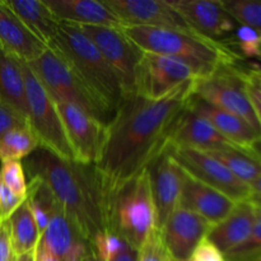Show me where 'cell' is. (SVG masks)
Returning <instances> with one entry per match:
<instances>
[{
	"label": "cell",
	"mask_w": 261,
	"mask_h": 261,
	"mask_svg": "<svg viewBox=\"0 0 261 261\" xmlns=\"http://www.w3.org/2000/svg\"><path fill=\"white\" fill-rule=\"evenodd\" d=\"M260 142H261V137H260Z\"/></svg>",
	"instance_id": "48"
},
{
	"label": "cell",
	"mask_w": 261,
	"mask_h": 261,
	"mask_svg": "<svg viewBox=\"0 0 261 261\" xmlns=\"http://www.w3.org/2000/svg\"><path fill=\"white\" fill-rule=\"evenodd\" d=\"M168 145L193 148L201 152L239 148L227 140L208 120L189 107H186L173 129Z\"/></svg>",
	"instance_id": "18"
},
{
	"label": "cell",
	"mask_w": 261,
	"mask_h": 261,
	"mask_svg": "<svg viewBox=\"0 0 261 261\" xmlns=\"http://www.w3.org/2000/svg\"><path fill=\"white\" fill-rule=\"evenodd\" d=\"M25 199L19 198L15 194H13L0 177V221H5L9 218L10 214L24 201Z\"/></svg>",
	"instance_id": "36"
},
{
	"label": "cell",
	"mask_w": 261,
	"mask_h": 261,
	"mask_svg": "<svg viewBox=\"0 0 261 261\" xmlns=\"http://www.w3.org/2000/svg\"><path fill=\"white\" fill-rule=\"evenodd\" d=\"M255 219L256 208L251 201L237 203L223 221L212 226L205 240L214 245L222 254H227L249 239Z\"/></svg>",
	"instance_id": "21"
},
{
	"label": "cell",
	"mask_w": 261,
	"mask_h": 261,
	"mask_svg": "<svg viewBox=\"0 0 261 261\" xmlns=\"http://www.w3.org/2000/svg\"><path fill=\"white\" fill-rule=\"evenodd\" d=\"M0 101L28 120L27 94L20 60L0 47Z\"/></svg>",
	"instance_id": "25"
},
{
	"label": "cell",
	"mask_w": 261,
	"mask_h": 261,
	"mask_svg": "<svg viewBox=\"0 0 261 261\" xmlns=\"http://www.w3.org/2000/svg\"><path fill=\"white\" fill-rule=\"evenodd\" d=\"M75 25V24H74ZM94 43L121 81L125 97L135 94V71L143 51L127 38L122 28L76 25Z\"/></svg>",
	"instance_id": "11"
},
{
	"label": "cell",
	"mask_w": 261,
	"mask_h": 261,
	"mask_svg": "<svg viewBox=\"0 0 261 261\" xmlns=\"http://www.w3.org/2000/svg\"><path fill=\"white\" fill-rule=\"evenodd\" d=\"M171 5L198 35L218 41L236 30V22L221 0H170Z\"/></svg>",
	"instance_id": "17"
},
{
	"label": "cell",
	"mask_w": 261,
	"mask_h": 261,
	"mask_svg": "<svg viewBox=\"0 0 261 261\" xmlns=\"http://www.w3.org/2000/svg\"><path fill=\"white\" fill-rule=\"evenodd\" d=\"M259 58L261 59V46H260V53H259Z\"/></svg>",
	"instance_id": "47"
},
{
	"label": "cell",
	"mask_w": 261,
	"mask_h": 261,
	"mask_svg": "<svg viewBox=\"0 0 261 261\" xmlns=\"http://www.w3.org/2000/svg\"><path fill=\"white\" fill-rule=\"evenodd\" d=\"M30 178H38L91 244L106 228V195L96 165L63 160L45 148L24 158Z\"/></svg>",
	"instance_id": "2"
},
{
	"label": "cell",
	"mask_w": 261,
	"mask_h": 261,
	"mask_svg": "<svg viewBox=\"0 0 261 261\" xmlns=\"http://www.w3.org/2000/svg\"><path fill=\"white\" fill-rule=\"evenodd\" d=\"M112 261H138V250L127 245Z\"/></svg>",
	"instance_id": "41"
},
{
	"label": "cell",
	"mask_w": 261,
	"mask_h": 261,
	"mask_svg": "<svg viewBox=\"0 0 261 261\" xmlns=\"http://www.w3.org/2000/svg\"><path fill=\"white\" fill-rule=\"evenodd\" d=\"M171 257V256H170ZM170 261H193L191 259H188V260H173V259H171Z\"/></svg>",
	"instance_id": "46"
},
{
	"label": "cell",
	"mask_w": 261,
	"mask_h": 261,
	"mask_svg": "<svg viewBox=\"0 0 261 261\" xmlns=\"http://www.w3.org/2000/svg\"><path fill=\"white\" fill-rule=\"evenodd\" d=\"M28 66L55 103L75 105L102 124H110L114 117L111 107L58 54L47 48L37 60L28 63Z\"/></svg>",
	"instance_id": "6"
},
{
	"label": "cell",
	"mask_w": 261,
	"mask_h": 261,
	"mask_svg": "<svg viewBox=\"0 0 261 261\" xmlns=\"http://www.w3.org/2000/svg\"><path fill=\"white\" fill-rule=\"evenodd\" d=\"M246 91L250 102H251L252 109H254V112L261 126V86L257 83L256 79L251 75L250 70L246 71Z\"/></svg>",
	"instance_id": "38"
},
{
	"label": "cell",
	"mask_w": 261,
	"mask_h": 261,
	"mask_svg": "<svg viewBox=\"0 0 261 261\" xmlns=\"http://www.w3.org/2000/svg\"><path fill=\"white\" fill-rule=\"evenodd\" d=\"M193 261H224V255L211 242L203 240L190 257Z\"/></svg>",
	"instance_id": "37"
},
{
	"label": "cell",
	"mask_w": 261,
	"mask_h": 261,
	"mask_svg": "<svg viewBox=\"0 0 261 261\" xmlns=\"http://www.w3.org/2000/svg\"><path fill=\"white\" fill-rule=\"evenodd\" d=\"M106 228L139 250L155 228V211L147 170L106 200Z\"/></svg>",
	"instance_id": "5"
},
{
	"label": "cell",
	"mask_w": 261,
	"mask_h": 261,
	"mask_svg": "<svg viewBox=\"0 0 261 261\" xmlns=\"http://www.w3.org/2000/svg\"><path fill=\"white\" fill-rule=\"evenodd\" d=\"M0 177L4 185L19 198H27L28 182L22 161H7L0 165Z\"/></svg>",
	"instance_id": "31"
},
{
	"label": "cell",
	"mask_w": 261,
	"mask_h": 261,
	"mask_svg": "<svg viewBox=\"0 0 261 261\" xmlns=\"http://www.w3.org/2000/svg\"><path fill=\"white\" fill-rule=\"evenodd\" d=\"M0 47L27 64L37 60L48 48L23 24L5 0H0Z\"/></svg>",
	"instance_id": "19"
},
{
	"label": "cell",
	"mask_w": 261,
	"mask_h": 261,
	"mask_svg": "<svg viewBox=\"0 0 261 261\" xmlns=\"http://www.w3.org/2000/svg\"><path fill=\"white\" fill-rule=\"evenodd\" d=\"M12 240H10L9 224L8 221H0V261H14Z\"/></svg>",
	"instance_id": "39"
},
{
	"label": "cell",
	"mask_w": 261,
	"mask_h": 261,
	"mask_svg": "<svg viewBox=\"0 0 261 261\" xmlns=\"http://www.w3.org/2000/svg\"><path fill=\"white\" fill-rule=\"evenodd\" d=\"M234 38L239 45L240 50L245 56L249 58H259L260 46H261V35L252 28L246 25H240L234 31Z\"/></svg>",
	"instance_id": "34"
},
{
	"label": "cell",
	"mask_w": 261,
	"mask_h": 261,
	"mask_svg": "<svg viewBox=\"0 0 261 261\" xmlns=\"http://www.w3.org/2000/svg\"><path fill=\"white\" fill-rule=\"evenodd\" d=\"M259 261H261V260H259Z\"/></svg>",
	"instance_id": "49"
},
{
	"label": "cell",
	"mask_w": 261,
	"mask_h": 261,
	"mask_svg": "<svg viewBox=\"0 0 261 261\" xmlns=\"http://www.w3.org/2000/svg\"><path fill=\"white\" fill-rule=\"evenodd\" d=\"M28 105V124L41 148L63 160H75L63 120L55 102L46 93L33 71L24 61H20Z\"/></svg>",
	"instance_id": "7"
},
{
	"label": "cell",
	"mask_w": 261,
	"mask_h": 261,
	"mask_svg": "<svg viewBox=\"0 0 261 261\" xmlns=\"http://www.w3.org/2000/svg\"><path fill=\"white\" fill-rule=\"evenodd\" d=\"M206 153L226 166L237 178L247 185H251L261 176V158L252 149L228 148Z\"/></svg>",
	"instance_id": "27"
},
{
	"label": "cell",
	"mask_w": 261,
	"mask_h": 261,
	"mask_svg": "<svg viewBox=\"0 0 261 261\" xmlns=\"http://www.w3.org/2000/svg\"><path fill=\"white\" fill-rule=\"evenodd\" d=\"M198 78L196 71L178 59L143 53L135 71V94L161 99L186 82Z\"/></svg>",
	"instance_id": "10"
},
{
	"label": "cell",
	"mask_w": 261,
	"mask_h": 261,
	"mask_svg": "<svg viewBox=\"0 0 261 261\" xmlns=\"http://www.w3.org/2000/svg\"><path fill=\"white\" fill-rule=\"evenodd\" d=\"M37 148L40 143L30 126L10 130L0 137V163L24 160Z\"/></svg>",
	"instance_id": "28"
},
{
	"label": "cell",
	"mask_w": 261,
	"mask_h": 261,
	"mask_svg": "<svg viewBox=\"0 0 261 261\" xmlns=\"http://www.w3.org/2000/svg\"><path fill=\"white\" fill-rule=\"evenodd\" d=\"M8 7L23 22V24L45 45L55 38L61 22L56 19L45 2L41 0H5Z\"/></svg>",
	"instance_id": "24"
},
{
	"label": "cell",
	"mask_w": 261,
	"mask_h": 261,
	"mask_svg": "<svg viewBox=\"0 0 261 261\" xmlns=\"http://www.w3.org/2000/svg\"><path fill=\"white\" fill-rule=\"evenodd\" d=\"M91 245L94 255L101 261H112L127 246L124 240L107 228L99 231Z\"/></svg>",
	"instance_id": "32"
},
{
	"label": "cell",
	"mask_w": 261,
	"mask_h": 261,
	"mask_svg": "<svg viewBox=\"0 0 261 261\" xmlns=\"http://www.w3.org/2000/svg\"><path fill=\"white\" fill-rule=\"evenodd\" d=\"M46 5L61 23L75 25H105L122 28L121 20L105 4L96 0H46Z\"/></svg>",
	"instance_id": "22"
},
{
	"label": "cell",
	"mask_w": 261,
	"mask_h": 261,
	"mask_svg": "<svg viewBox=\"0 0 261 261\" xmlns=\"http://www.w3.org/2000/svg\"><path fill=\"white\" fill-rule=\"evenodd\" d=\"M47 47L58 54L115 114L125 98L121 81L94 43L76 25L61 23L60 31Z\"/></svg>",
	"instance_id": "4"
},
{
	"label": "cell",
	"mask_w": 261,
	"mask_h": 261,
	"mask_svg": "<svg viewBox=\"0 0 261 261\" xmlns=\"http://www.w3.org/2000/svg\"><path fill=\"white\" fill-rule=\"evenodd\" d=\"M25 126H30L28 120L18 114L12 107L0 101V137H3L5 133L10 132V130Z\"/></svg>",
	"instance_id": "35"
},
{
	"label": "cell",
	"mask_w": 261,
	"mask_h": 261,
	"mask_svg": "<svg viewBox=\"0 0 261 261\" xmlns=\"http://www.w3.org/2000/svg\"><path fill=\"white\" fill-rule=\"evenodd\" d=\"M75 161L96 165L107 137V125L71 103H56Z\"/></svg>",
	"instance_id": "12"
},
{
	"label": "cell",
	"mask_w": 261,
	"mask_h": 261,
	"mask_svg": "<svg viewBox=\"0 0 261 261\" xmlns=\"http://www.w3.org/2000/svg\"><path fill=\"white\" fill-rule=\"evenodd\" d=\"M74 261H101V260H99L98 257H97L96 255H94L93 250H92L91 252H88V254L83 255V256L79 257V259H76V260H74Z\"/></svg>",
	"instance_id": "44"
},
{
	"label": "cell",
	"mask_w": 261,
	"mask_h": 261,
	"mask_svg": "<svg viewBox=\"0 0 261 261\" xmlns=\"http://www.w3.org/2000/svg\"><path fill=\"white\" fill-rule=\"evenodd\" d=\"M250 73H251V75L256 79L257 83L261 86V69H259V68L251 69V70H250Z\"/></svg>",
	"instance_id": "45"
},
{
	"label": "cell",
	"mask_w": 261,
	"mask_h": 261,
	"mask_svg": "<svg viewBox=\"0 0 261 261\" xmlns=\"http://www.w3.org/2000/svg\"><path fill=\"white\" fill-rule=\"evenodd\" d=\"M14 261H36V250L18 255V256H15Z\"/></svg>",
	"instance_id": "43"
},
{
	"label": "cell",
	"mask_w": 261,
	"mask_h": 261,
	"mask_svg": "<svg viewBox=\"0 0 261 261\" xmlns=\"http://www.w3.org/2000/svg\"><path fill=\"white\" fill-rule=\"evenodd\" d=\"M125 25L172 28L196 33L170 0H105Z\"/></svg>",
	"instance_id": "14"
},
{
	"label": "cell",
	"mask_w": 261,
	"mask_h": 261,
	"mask_svg": "<svg viewBox=\"0 0 261 261\" xmlns=\"http://www.w3.org/2000/svg\"><path fill=\"white\" fill-rule=\"evenodd\" d=\"M155 211V228L161 229L180 205L185 171L167 152L155 158L147 168Z\"/></svg>",
	"instance_id": "13"
},
{
	"label": "cell",
	"mask_w": 261,
	"mask_h": 261,
	"mask_svg": "<svg viewBox=\"0 0 261 261\" xmlns=\"http://www.w3.org/2000/svg\"><path fill=\"white\" fill-rule=\"evenodd\" d=\"M193 93L212 106L241 117L261 135L259 120L247 96L246 71L236 64L222 65L209 76L195 79Z\"/></svg>",
	"instance_id": "8"
},
{
	"label": "cell",
	"mask_w": 261,
	"mask_h": 261,
	"mask_svg": "<svg viewBox=\"0 0 261 261\" xmlns=\"http://www.w3.org/2000/svg\"><path fill=\"white\" fill-rule=\"evenodd\" d=\"M7 221L9 224L10 240H12L13 252L15 256L36 250L40 242L41 234L33 219L27 198L10 214Z\"/></svg>",
	"instance_id": "26"
},
{
	"label": "cell",
	"mask_w": 261,
	"mask_h": 261,
	"mask_svg": "<svg viewBox=\"0 0 261 261\" xmlns=\"http://www.w3.org/2000/svg\"><path fill=\"white\" fill-rule=\"evenodd\" d=\"M236 204L221 191L200 182L186 173L178 208L194 212L214 226L223 221Z\"/></svg>",
	"instance_id": "20"
},
{
	"label": "cell",
	"mask_w": 261,
	"mask_h": 261,
	"mask_svg": "<svg viewBox=\"0 0 261 261\" xmlns=\"http://www.w3.org/2000/svg\"><path fill=\"white\" fill-rule=\"evenodd\" d=\"M36 261H59L55 256L43 250L42 247L37 246L36 247Z\"/></svg>",
	"instance_id": "42"
},
{
	"label": "cell",
	"mask_w": 261,
	"mask_h": 261,
	"mask_svg": "<svg viewBox=\"0 0 261 261\" xmlns=\"http://www.w3.org/2000/svg\"><path fill=\"white\" fill-rule=\"evenodd\" d=\"M188 107L195 114L208 120L227 140L242 149H251L261 135L245 120L233 114L206 103L198 97L191 96Z\"/></svg>",
	"instance_id": "23"
},
{
	"label": "cell",
	"mask_w": 261,
	"mask_h": 261,
	"mask_svg": "<svg viewBox=\"0 0 261 261\" xmlns=\"http://www.w3.org/2000/svg\"><path fill=\"white\" fill-rule=\"evenodd\" d=\"M236 23L252 28L261 35V0H221Z\"/></svg>",
	"instance_id": "29"
},
{
	"label": "cell",
	"mask_w": 261,
	"mask_h": 261,
	"mask_svg": "<svg viewBox=\"0 0 261 261\" xmlns=\"http://www.w3.org/2000/svg\"><path fill=\"white\" fill-rule=\"evenodd\" d=\"M250 188H251L250 201L257 208H261V176L250 185Z\"/></svg>",
	"instance_id": "40"
},
{
	"label": "cell",
	"mask_w": 261,
	"mask_h": 261,
	"mask_svg": "<svg viewBox=\"0 0 261 261\" xmlns=\"http://www.w3.org/2000/svg\"><path fill=\"white\" fill-rule=\"evenodd\" d=\"M125 35L143 53L158 54L189 64L199 78L213 74L219 66L236 64L240 56L221 41L172 28L125 25Z\"/></svg>",
	"instance_id": "3"
},
{
	"label": "cell",
	"mask_w": 261,
	"mask_h": 261,
	"mask_svg": "<svg viewBox=\"0 0 261 261\" xmlns=\"http://www.w3.org/2000/svg\"><path fill=\"white\" fill-rule=\"evenodd\" d=\"M166 152L188 175L221 191L234 203L250 200V185L237 178L226 166L222 165L206 152L173 145H167Z\"/></svg>",
	"instance_id": "9"
},
{
	"label": "cell",
	"mask_w": 261,
	"mask_h": 261,
	"mask_svg": "<svg viewBox=\"0 0 261 261\" xmlns=\"http://www.w3.org/2000/svg\"><path fill=\"white\" fill-rule=\"evenodd\" d=\"M194 82H186L161 99L138 94L122 99L107 125L106 142L96 163L106 200L165 152L193 96Z\"/></svg>",
	"instance_id": "1"
},
{
	"label": "cell",
	"mask_w": 261,
	"mask_h": 261,
	"mask_svg": "<svg viewBox=\"0 0 261 261\" xmlns=\"http://www.w3.org/2000/svg\"><path fill=\"white\" fill-rule=\"evenodd\" d=\"M256 208V219L249 239L232 251L224 254V261L261 260V208Z\"/></svg>",
	"instance_id": "30"
},
{
	"label": "cell",
	"mask_w": 261,
	"mask_h": 261,
	"mask_svg": "<svg viewBox=\"0 0 261 261\" xmlns=\"http://www.w3.org/2000/svg\"><path fill=\"white\" fill-rule=\"evenodd\" d=\"M212 224L199 214L177 208L160 229L168 255L173 260H188L203 240Z\"/></svg>",
	"instance_id": "15"
},
{
	"label": "cell",
	"mask_w": 261,
	"mask_h": 261,
	"mask_svg": "<svg viewBox=\"0 0 261 261\" xmlns=\"http://www.w3.org/2000/svg\"><path fill=\"white\" fill-rule=\"evenodd\" d=\"M171 257L162 241L160 229L154 228L138 250V261H170Z\"/></svg>",
	"instance_id": "33"
},
{
	"label": "cell",
	"mask_w": 261,
	"mask_h": 261,
	"mask_svg": "<svg viewBox=\"0 0 261 261\" xmlns=\"http://www.w3.org/2000/svg\"><path fill=\"white\" fill-rule=\"evenodd\" d=\"M38 246L59 261H74L92 251V245L82 236L59 203L51 214L47 227L41 234Z\"/></svg>",
	"instance_id": "16"
}]
</instances>
